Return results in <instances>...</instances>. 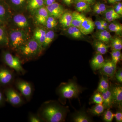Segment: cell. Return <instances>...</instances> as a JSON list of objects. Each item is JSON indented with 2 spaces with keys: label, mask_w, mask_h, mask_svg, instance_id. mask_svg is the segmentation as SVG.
<instances>
[{
  "label": "cell",
  "mask_w": 122,
  "mask_h": 122,
  "mask_svg": "<svg viewBox=\"0 0 122 122\" xmlns=\"http://www.w3.org/2000/svg\"><path fill=\"white\" fill-rule=\"evenodd\" d=\"M68 112L66 107L57 102L50 101L42 104L37 114L44 122H61L65 121Z\"/></svg>",
  "instance_id": "cell-1"
},
{
  "label": "cell",
  "mask_w": 122,
  "mask_h": 122,
  "mask_svg": "<svg viewBox=\"0 0 122 122\" xmlns=\"http://www.w3.org/2000/svg\"><path fill=\"white\" fill-rule=\"evenodd\" d=\"M44 49L33 38L29 39L16 51L22 62L33 60L41 55Z\"/></svg>",
  "instance_id": "cell-2"
},
{
  "label": "cell",
  "mask_w": 122,
  "mask_h": 122,
  "mask_svg": "<svg viewBox=\"0 0 122 122\" xmlns=\"http://www.w3.org/2000/svg\"><path fill=\"white\" fill-rule=\"evenodd\" d=\"M81 88L75 81L61 83L57 89V93L61 99L78 97L82 91Z\"/></svg>",
  "instance_id": "cell-3"
},
{
  "label": "cell",
  "mask_w": 122,
  "mask_h": 122,
  "mask_svg": "<svg viewBox=\"0 0 122 122\" xmlns=\"http://www.w3.org/2000/svg\"><path fill=\"white\" fill-rule=\"evenodd\" d=\"M9 46L15 51L30 39L26 30L18 28L11 30L9 34Z\"/></svg>",
  "instance_id": "cell-4"
},
{
  "label": "cell",
  "mask_w": 122,
  "mask_h": 122,
  "mask_svg": "<svg viewBox=\"0 0 122 122\" xmlns=\"http://www.w3.org/2000/svg\"><path fill=\"white\" fill-rule=\"evenodd\" d=\"M2 58L5 65L18 74L24 75L26 73L22 66V62L17 56H14L9 51H4L2 53Z\"/></svg>",
  "instance_id": "cell-5"
},
{
  "label": "cell",
  "mask_w": 122,
  "mask_h": 122,
  "mask_svg": "<svg viewBox=\"0 0 122 122\" xmlns=\"http://www.w3.org/2000/svg\"><path fill=\"white\" fill-rule=\"evenodd\" d=\"M5 94L7 102L13 107L21 106L25 103L21 94L13 87L7 88L5 90Z\"/></svg>",
  "instance_id": "cell-6"
},
{
  "label": "cell",
  "mask_w": 122,
  "mask_h": 122,
  "mask_svg": "<svg viewBox=\"0 0 122 122\" xmlns=\"http://www.w3.org/2000/svg\"><path fill=\"white\" fill-rule=\"evenodd\" d=\"M15 85L21 95L27 101H30L33 94L32 86L31 84L22 79H18L15 82Z\"/></svg>",
  "instance_id": "cell-7"
},
{
  "label": "cell",
  "mask_w": 122,
  "mask_h": 122,
  "mask_svg": "<svg viewBox=\"0 0 122 122\" xmlns=\"http://www.w3.org/2000/svg\"><path fill=\"white\" fill-rule=\"evenodd\" d=\"M12 21L17 28L26 30L30 26L29 20L25 15L20 13H17L13 17Z\"/></svg>",
  "instance_id": "cell-8"
},
{
  "label": "cell",
  "mask_w": 122,
  "mask_h": 122,
  "mask_svg": "<svg viewBox=\"0 0 122 122\" xmlns=\"http://www.w3.org/2000/svg\"><path fill=\"white\" fill-rule=\"evenodd\" d=\"M14 75L11 70L5 67L0 68V84L8 85L13 81Z\"/></svg>",
  "instance_id": "cell-9"
},
{
  "label": "cell",
  "mask_w": 122,
  "mask_h": 122,
  "mask_svg": "<svg viewBox=\"0 0 122 122\" xmlns=\"http://www.w3.org/2000/svg\"><path fill=\"white\" fill-rule=\"evenodd\" d=\"M11 10L20 12L26 9L28 0H4Z\"/></svg>",
  "instance_id": "cell-10"
},
{
  "label": "cell",
  "mask_w": 122,
  "mask_h": 122,
  "mask_svg": "<svg viewBox=\"0 0 122 122\" xmlns=\"http://www.w3.org/2000/svg\"><path fill=\"white\" fill-rule=\"evenodd\" d=\"M46 7L50 16H52L56 19H59L65 12L62 5L57 2H55L52 4Z\"/></svg>",
  "instance_id": "cell-11"
},
{
  "label": "cell",
  "mask_w": 122,
  "mask_h": 122,
  "mask_svg": "<svg viewBox=\"0 0 122 122\" xmlns=\"http://www.w3.org/2000/svg\"><path fill=\"white\" fill-rule=\"evenodd\" d=\"M95 28L94 22L92 19L90 18L85 17L79 28L82 34L87 35L92 33Z\"/></svg>",
  "instance_id": "cell-12"
},
{
  "label": "cell",
  "mask_w": 122,
  "mask_h": 122,
  "mask_svg": "<svg viewBox=\"0 0 122 122\" xmlns=\"http://www.w3.org/2000/svg\"><path fill=\"white\" fill-rule=\"evenodd\" d=\"M101 70L104 75L113 78L116 72V65L112 61H105Z\"/></svg>",
  "instance_id": "cell-13"
},
{
  "label": "cell",
  "mask_w": 122,
  "mask_h": 122,
  "mask_svg": "<svg viewBox=\"0 0 122 122\" xmlns=\"http://www.w3.org/2000/svg\"><path fill=\"white\" fill-rule=\"evenodd\" d=\"M34 14L35 20L38 24L45 25L49 16L46 7L44 6L37 10L34 11Z\"/></svg>",
  "instance_id": "cell-14"
},
{
  "label": "cell",
  "mask_w": 122,
  "mask_h": 122,
  "mask_svg": "<svg viewBox=\"0 0 122 122\" xmlns=\"http://www.w3.org/2000/svg\"><path fill=\"white\" fill-rule=\"evenodd\" d=\"M113 97V104L121 107L122 103V86H115L110 87Z\"/></svg>",
  "instance_id": "cell-15"
},
{
  "label": "cell",
  "mask_w": 122,
  "mask_h": 122,
  "mask_svg": "<svg viewBox=\"0 0 122 122\" xmlns=\"http://www.w3.org/2000/svg\"><path fill=\"white\" fill-rule=\"evenodd\" d=\"M11 10L4 0H0V20L4 24L11 17Z\"/></svg>",
  "instance_id": "cell-16"
},
{
  "label": "cell",
  "mask_w": 122,
  "mask_h": 122,
  "mask_svg": "<svg viewBox=\"0 0 122 122\" xmlns=\"http://www.w3.org/2000/svg\"><path fill=\"white\" fill-rule=\"evenodd\" d=\"M105 61L102 55L98 53L92 59L91 62V65L94 71L101 69L105 64Z\"/></svg>",
  "instance_id": "cell-17"
},
{
  "label": "cell",
  "mask_w": 122,
  "mask_h": 122,
  "mask_svg": "<svg viewBox=\"0 0 122 122\" xmlns=\"http://www.w3.org/2000/svg\"><path fill=\"white\" fill-rule=\"evenodd\" d=\"M102 94L103 99V105L105 109L110 110L113 104V97L110 87L106 91L102 93Z\"/></svg>",
  "instance_id": "cell-18"
},
{
  "label": "cell",
  "mask_w": 122,
  "mask_h": 122,
  "mask_svg": "<svg viewBox=\"0 0 122 122\" xmlns=\"http://www.w3.org/2000/svg\"><path fill=\"white\" fill-rule=\"evenodd\" d=\"M45 5V0H28L26 9L34 12Z\"/></svg>",
  "instance_id": "cell-19"
},
{
  "label": "cell",
  "mask_w": 122,
  "mask_h": 122,
  "mask_svg": "<svg viewBox=\"0 0 122 122\" xmlns=\"http://www.w3.org/2000/svg\"><path fill=\"white\" fill-rule=\"evenodd\" d=\"M9 34L4 25H0V47L9 46Z\"/></svg>",
  "instance_id": "cell-20"
},
{
  "label": "cell",
  "mask_w": 122,
  "mask_h": 122,
  "mask_svg": "<svg viewBox=\"0 0 122 122\" xmlns=\"http://www.w3.org/2000/svg\"><path fill=\"white\" fill-rule=\"evenodd\" d=\"M73 120L75 122H90L92 120L86 112L81 111L77 112L73 116Z\"/></svg>",
  "instance_id": "cell-21"
},
{
  "label": "cell",
  "mask_w": 122,
  "mask_h": 122,
  "mask_svg": "<svg viewBox=\"0 0 122 122\" xmlns=\"http://www.w3.org/2000/svg\"><path fill=\"white\" fill-rule=\"evenodd\" d=\"M86 17L85 15L77 11H74L72 13V20L71 26L79 28L81 24Z\"/></svg>",
  "instance_id": "cell-22"
},
{
  "label": "cell",
  "mask_w": 122,
  "mask_h": 122,
  "mask_svg": "<svg viewBox=\"0 0 122 122\" xmlns=\"http://www.w3.org/2000/svg\"><path fill=\"white\" fill-rule=\"evenodd\" d=\"M46 32V31L44 29L38 28L36 29L34 32L33 38L36 40L42 46L45 41Z\"/></svg>",
  "instance_id": "cell-23"
},
{
  "label": "cell",
  "mask_w": 122,
  "mask_h": 122,
  "mask_svg": "<svg viewBox=\"0 0 122 122\" xmlns=\"http://www.w3.org/2000/svg\"><path fill=\"white\" fill-rule=\"evenodd\" d=\"M59 22L64 28H69L71 26L72 13L70 12H64L59 18Z\"/></svg>",
  "instance_id": "cell-24"
},
{
  "label": "cell",
  "mask_w": 122,
  "mask_h": 122,
  "mask_svg": "<svg viewBox=\"0 0 122 122\" xmlns=\"http://www.w3.org/2000/svg\"><path fill=\"white\" fill-rule=\"evenodd\" d=\"M105 17L106 20L108 22H111L120 18L121 16L118 14L114 9H110L105 12Z\"/></svg>",
  "instance_id": "cell-25"
},
{
  "label": "cell",
  "mask_w": 122,
  "mask_h": 122,
  "mask_svg": "<svg viewBox=\"0 0 122 122\" xmlns=\"http://www.w3.org/2000/svg\"><path fill=\"white\" fill-rule=\"evenodd\" d=\"M97 38L99 41L108 43L112 39V36L109 32L106 29L101 30L98 33Z\"/></svg>",
  "instance_id": "cell-26"
},
{
  "label": "cell",
  "mask_w": 122,
  "mask_h": 122,
  "mask_svg": "<svg viewBox=\"0 0 122 122\" xmlns=\"http://www.w3.org/2000/svg\"><path fill=\"white\" fill-rule=\"evenodd\" d=\"M109 87L108 77L105 75L102 76L99 84L97 91L102 93L108 89Z\"/></svg>",
  "instance_id": "cell-27"
},
{
  "label": "cell",
  "mask_w": 122,
  "mask_h": 122,
  "mask_svg": "<svg viewBox=\"0 0 122 122\" xmlns=\"http://www.w3.org/2000/svg\"><path fill=\"white\" fill-rule=\"evenodd\" d=\"M94 46L97 53L102 55L106 53L109 47V46L100 41L96 42L94 44Z\"/></svg>",
  "instance_id": "cell-28"
},
{
  "label": "cell",
  "mask_w": 122,
  "mask_h": 122,
  "mask_svg": "<svg viewBox=\"0 0 122 122\" xmlns=\"http://www.w3.org/2000/svg\"><path fill=\"white\" fill-rule=\"evenodd\" d=\"M75 8L79 12H89L91 11L90 4L83 1H76Z\"/></svg>",
  "instance_id": "cell-29"
},
{
  "label": "cell",
  "mask_w": 122,
  "mask_h": 122,
  "mask_svg": "<svg viewBox=\"0 0 122 122\" xmlns=\"http://www.w3.org/2000/svg\"><path fill=\"white\" fill-rule=\"evenodd\" d=\"M68 34L74 38L78 39L82 36V34L79 28L76 26H71L68 28Z\"/></svg>",
  "instance_id": "cell-30"
},
{
  "label": "cell",
  "mask_w": 122,
  "mask_h": 122,
  "mask_svg": "<svg viewBox=\"0 0 122 122\" xmlns=\"http://www.w3.org/2000/svg\"><path fill=\"white\" fill-rule=\"evenodd\" d=\"M105 109L103 104H97L91 109H89L88 111L92 115L99 116L103 113Z\"/></svg>",
  "instance_id": "cell-31"
},
{
  "label": "cell",
  "mask_w": 122,
  "mask_h": 122,
  "mask_svg": "<svg viewBox=\"0 0 122 122\" xmlns=\"http://www.w3.org/2000/svg\"><path fill=\"white\" fill-rule=\"evenodd\" d=\"M55 36V34L53 30H50L46 32L45 41L42 46L44 49L47 47L52 42L54 39Z\"/></svg>",
  "instance_id": "cell-32"
},
{
  "label": "cell",
  "mask_w": 122,
  "mask_h": 122,
  "mask_svg": "<svg viewBox=\"0 0 122 122\" xmlns=\"http://www.w3.org/2000/svg\"><path fill=\"white\" fill-rule=\"evenodd\" d=\"M107 27L111 32H114L118 35L122 34V25L121 24L113 22L111 23Z\"/></svg>",
  "instance_id": "cell-33"
},
{
  "label": "cell",
  "mask_w": 122,
  "mask_h": 122,
  "mask_svg": "<svg viewBox=\"0 0 122 122\" xmlns=\"http://www.w3.org/2000/svg\"><path fill=\"white\" fill-rule=\"evenodd\" d=\"M111 47L112 50H121L122 49V39L118 37L111 39Z\"/></svg>",
  "instance_id": "cell-34"
},
{
  "label": "cell",
  "mask_w": 122,
  "mask_h": 122,
  "mask_svg": "<svg viewBox=\"0 0 122 122\" xmlns=\"http://www.w3.org/2000/svg\"><path fill=\"white\" fill-rule=\"evenodd\" d=\"M107 10L106 6L103 3L98 2L94 6V12L97 14H102L105 13Z\"/></svg>",
  "instance_id": "cell-35"
},
{
  "label": "cell",
  "mask_w": 122,
  "mask_h": 122,
  "mask_svg": "<svg viewBox=\"0 0 122 122\" xmlns=\"http://www.w3.org/2000/svg\"><path fill=\"white\" fill-rule=\"evenodd\" d=\"M112 61L117 65L122 58V53L120 50H112L111 53Z\"/></svg>",
  "instance_id": "cell-36"
},
{
  "label": "cell",
  "mask_w": 122,
  "mask_h": 122,
  "mask_svg": "<svg viewBox=\"0 0 122 122\" xmlns=\"http://www.w3.org/2000/svg\"><path fill=\"white\" fill-rule=\"evenodd\" d=\"M92 100L93 102L96 104H103V99L101 93L97 91L94 94Z\"/></svg>",
  "instance_id": "cell-37"
},
{
  "label": "cell",
  "mask_w": 122,
  "mask_h": 122,
  "mask_svg": "<svg viewBox=\"0 0 122 122\" xmlns=\"http://www.w3.org/2000/svg\"><path fill=\"white\" fill-rule=\"evenodd\" d=\"M114 117V114L109 109L105 112L103 116V119L105 122H112Z\"/></svg>",
  "instance_id": "cell-38"
},
{
  "label": "cell",
  "mask_w": 122,
  "mask_h": 122,
  "mask_svg": "<svg viewBox=\"0 0 122 122\" xmlns=\"http://www.w3.org/2000/svg\"><path fill=\"white\" fill-rule=\"evenodd\" d=\"M28 121L30 122H44L38 114L30 113L29 114Z\"/></svg>",
  "instance_id": "cell-39"
},
{
  "label": "cell",
  "mask_w": 122,
  "mask_h": 122,
  "mask_svg": "<svg viewBox=\"0 0 122 122\" xmlns=\"http://www.w3.org/2000/svg\"><path fill=\"white\" fill-rule=\"evenodd\" d=\"M114 9L115 12L119 15H122V2H118L115 6Z\"/></svg>",
  "instance_id": "cell-40"
},
{
  "label": "cell",
  "mask_w": 122,
  "mask_h": 122,
  "mask_svg": "<svg viewBox=\"0 0 122 122\" xmlns=\"http://www.w3.org/2000/svg\"><path fill=\"white\" fill-rule=\"evenodd\" d=\"M116 77L119 82L120 83L122 82V69H119L118 71H116L115 73Z\"/></svg>",
  "instance_id": "cell-41"
},
{
  "label": "cell",
  "mask_w": 122,
  "mask_h": 122,
  "mask_svg": "<svg viewBox=\"0 0 122 122\" xmlns=\"http://www.w3.org/2000/svg\"><path fill=\"white\" fill-rule=\"evenodd\" d=\"M116 122H122V110L118 111L114 114V117Z\"/></svg>",
  "instance_id": "cell-42"
},
{
  "label": "cell",
  "mask_w": 122,
  "mask_h": 122,
  "mask_svg": "<svg viewBox=\"0 0 122 122\" xmlns=\"http://www.w3.org/2000/svg\"><path fill=\"white\" fill-rule=\"evenodd\" d=\"M94 22L95 25L97 27V29L98 30H105V29L102 25V21L101 20H97L96 21Z\"/></svg>",
  "instance_id": "cell-43"
},
{
  "label": "cell",
  "mask_w": 122,
  "mask_h": 122,
  "mask_svg": "<svg viewBox=\"0 0 122 122\" xmlns=\"http://www.w3.org/2000/svg\"><path fill=\"white\" fill-rule=\"evenodd\" d=\"M57 21L56 18L52 16H49L48 19L46 21V24H51V23H57Z\"/></svg>",
  "instance_id": "cell-44"
},
{
  "label": "cell",
  "mask_w": 122,
  "mask_h": 122,
  "mask_svg": "<svg viewBox=\"0 0 122 122\" xmlns=\"http://www.w3.org/2000/svg\"><path fill=\"white\" fill-rule=\"evenodd\" d=\"M57 24V23H51V24H46L45 25L47 28L51 29L55 28Z\"/></svg>",
  "instance_id": "cell-45"
},
{
  "label": "cell",
  "mask_w": 122,
  "mask_h": 122,
  "mask_svg": "<svg viewBox=\"0 0 122 122\" xmlns=\"http://www.w3.org/2000/svg\"><path fill=\"white\" fill-rule=\"evenodd\" d=\"M5 97L1 92L0 91V107L2 106L5 102Z\"/></svg>",
  "instance_id": "cell-46"
},
{
  "label": "cell",
  "mask_w": 122,
  "mask_h": 122,
  "mask_svg": "<svg viewBox=\"0 0 122 122\" xmlns=\"http://www.w3.org/2000/svg\"><path fill=\"white\" fill-rule=\"evenodd\" d=\"M46 6L50 5L56 2V0H45Z\"/></svg>",
  "instance_id": "cell-47"
},
{
  "label": "cell",
  "mask_w": 122,
  "mask_h": 122,
  "mask_svg": "<svg viewBox=\"0 0 122 122\" xmlns=\"http://www.w3.org/2000/svg\"><path fill=\"white\" fill-rule=\"evenodd\" d=\"M76 1H83L85 2H87L89 3L90 4H93L94 3L95 0H76Z\"/></svg>",
  "instance_id": "cell-48"
},
{
  "label": "cell",
  "mask_w": 122,
  "mask_h": 122,
  "mask_svg": "<svg viewBox=\"0 0 122 122\" xmlns=\"http://www.w3.org/2000/svg\"><path fill=\"white\" fill-rule=\"evenodd\" d=\"M101 21H102V26L105 28V29H106L108 25L107 22L106 21L104 20H101Z\"/></svg>",
  "instance_id": "cell-49"
},
{
  "label": "cell",
  "mask_w": 122,
  "mask_h": 122,
  "mask_svg": "<svg viewBox=\"0 0 122 122\" xmlns=\"http://www.w3.org/2000/svg\"><path fill=\"white\" fill-rule=\"evenodd\" d=\"M63 1L66 4L70 5L73 3V0H63Z\"/></svg>",
  "instance_id": "cell-50"
},
{
  "label": "cell",
  "mask_w": 122,
  "mask_h": 122,
  "mask_svg": "<svg viewBox=\"0 0 122 122\" xmlns=\"http://www.w3.org/2000/svg\"><path fill=\"white\" fill-rule=\"evenodd\" d=\"M109 3L111 4H114L120 2L122 0H107Z\"/></svg>",
  "instance_id": "cell-51"
},
{
  "label": "cell",
  "mask_w": 122,
  "mask_h": 122,
  "mask_svg": "<svg viewBox=\"0 0 122 122\" xmlns=\"http://www.w3.org/2000/svg\"><path fill=\"white\" fill-rule=\"evenodd\" d=\"M0 24H4L1 21V20H0Z\"/></svg>",
  "instance_id": "cell-52"
},
{
  "label": "cell",
  "mask_w": 122,
  "mask_h": 122,
  "mask_svg": "<svg viewBox=\"0 0 122 122\" xmlns=\"http://www.w3.org/2000/svg\"><path fill=\"white\" fill-rule=\"evenodd\" d=\"M4 25V24H0V25Z\"/></svg>",
  "instance_id": "cell-53"
}]
</instances>
